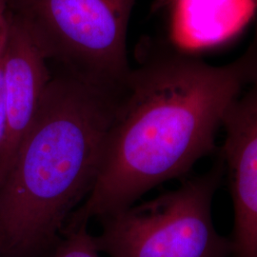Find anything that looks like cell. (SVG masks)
Returning a JSON list of instances; mask_svg holds the SVG:
<instances>
[{
  "label": "cell",
  "instance_id": "5",
  "mask_svg": "<svg viewBox=\"0 0 257 257\" xmlns=\"http://www.w3.org/2000/svg\"><path fill=\"white\" fill-rule=\"evenodd\" d=\"M220 159L233 209L231 257H257V57L227 110Z\"/></svg>",
  "mask_w": 257,
  "mask_h": 257
},
{
  "label": "cell",
  "instance_id": "2",
  "mask_svg": "<svg viewBox=\"0 0 257 257\" xmlns=\"http://www.w3.org/2000/svg\"><path fill=\"white\" fill-rule=\"evenodd\" d=\"M122 85L60 67L0 181V257H52L101 168Z\"/></svg>",
  "mask_w": 257,
  "mask_h": 257
},
{
  "label": "cell",
  "instance_id": "3",
  "mask_svg": "<svg viewBox=\"0 0 257 257\" xmlns=\"http://www.w3.org/2000/svg\"><path fill=\"white\" fill-rule=\"evenodd\" d=\"M224 173L219 158L175 189L104 216L93 235L96 248L108 257H231L230 238L212 215Z\"/></svg>",
  "mask_w": 257,
  "mask_h": 257
},
{
  "label": "cell",
  "instance_id": "1",
  "mask_svg": "<svg viewBox=\"0 0 257 257\" xmlns=\"http://www.w3.org/2000/svg\"><path fill=\"white\" fill-rule=\"evenodd\" d=\"M256 57V46L222 65L177 48L145 55L122 85L96 182L64 231L138 202L211 154Z\"/></svg>",
  "mask_w": 257,
  "mask_h": 257
},
{
  "label": "cell",
  "instance_id": "8",
  "mask_svg": "<svg viewBox=\"0 0 257 257\" xmlns=\"http://www.w3.org/2000/svg\"><path fill=\"white\" fill-rule=\"evenodd\" d=\"M11 25L9 0H0V61L4 55Z\"/></svg>",
  "mask_w": 257,
  "mask_h": 257
},
{
  "label": "cell",
  "instance_id": "6",
  "mask_svg": "<svg viewBox=\"0 0 257 257\" xmlns=\"http://www.w3.org/2000/svg\"><path fill=\"white\" fill-rule=\"evenodd\" d=\"M48 60L27 29L11 13L9 36L2 57L6 138L0 157V181L35 119L52 74Z\"/></svg>",
  "mask_w": 257,
  "mask_h": 257
},
{
  "label": "cell",
  "instance_id": "10",
  "mask_svg": "<svg viewBox=\"0 0 257 257\" xmlns=\"http://www.w3.org/2000/svg\"><path fill=\"white\" fill-rule=\"evenodd\" d=\"M250 1H251V2H252V3H253V4H254V5L257 7V0H250Z\"/></svg>",
  "mask_w": 257,
  "mask_h": 257
},
{
  "label": "cell",
  "instance_id": "9",
  "mask_svg": "<svg viewBox=\"0 0 257 257\" xmlns=\"http://www.w3.org/2000/svg\"><path fill=\"white\" fill-rule=\"evenodd\" d=\"M7 119H6V109L4 101V91H3V78H2V59L0 61V157L6 138Z\"/></svg>",
  "mask_w": 257,
  "mask_h": 257
},
{
  "label": "cell",
  "instance_id": "4",
  "mask_svg": "<svg viewBox=\"0 0 257 257\" xmlns=\"http://www.w3.org/2000/svg\"><path fill=\"white\" fill-rule=\"evenodd\" d=\"M138 0H9L47 60L112 85L132 69L128 29Z\"/></svg>",
  "mask_w": 257,
  "mask_h": 257
},
{
  "label": "cell",
  "instance_id": "7",
  "mask_svg": "<svg viewBox=\"0 0 257 257\" xmlns=\"http://www.w3.org/2000/svg\"><path fill=\"white\" fill-rule=\"evenodd\" d=\"M52 257H101L93 235L84 225L64 232L63 238Z\"/></svg>",
  "mask_w": 257,
  "mask_h": 257
}]
</instances>
